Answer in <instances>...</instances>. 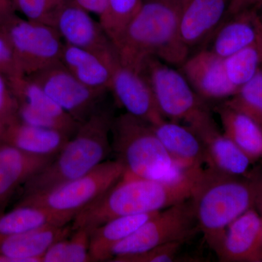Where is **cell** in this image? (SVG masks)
Segmentation results:
<instances>
[{"label":"cell","instance_id":"3","mask_svg":"<svg viewBox=\"0 0 262 262\" xmlns=\"http://www.w3.org/2000/svg\"><path fill=\"white\" fill-rule=\"evenodd\" d=\"M113 110L101 103L51 163L22 186L20 196L46 192L89 173L113 151L110 141Z\"/></svg>","mask_w":262,"mask_h":262},{"label":"cell","instance_id":"24","mask_svg":"<svg viewBox=\"0 0 262 262\" xmlns=\"http://www.w3.org/2000/svg\"><path fill=\"white\" fill-rule=\"evenodd\" d=\"M224 134L233 141L252 160H262V127L244 114L235 111L225 103L215 108Z\"/></svg>","mask_w":262,"mask_h":262},{"label":"cell","instance_id":"13","mask_svg":"<svg viewBox=\"0 0 262 262\" xmlns=\"http://www.w3.org/2000/svg\"><path fill=\"white\" fill-rule=\"evenodd\" d=\"M110 91L126 113L151 125L165 120L145 79L139 72L127 68L120 62L114 70Z\"/></svg>","mask_w":262,"mask_h":262},{"label":"cell","instance_id":"6","mask_svg":"<svg viewBox=\"0 0 262 262\" xmlns=\"http://www.w3.org/2000/svg\"><path fill=\"white\" fill-rule=\"evenodd\" d=\"M139 73L148 82L160 113L165 120L184 122L187 126L211 113L205 100L183 74L161 60L149 57Z\"/></svg>","mask_w":262,"mask_h":262},{"label":"cell","instance_id":"12","mask_svg":"<svg viewBox=\"0 0 262 262\" xmlns=\"http://www.w3.org/2000/svg\"><path fill=\"white\" fill-rule=\"evenodd\" d=\"M180 72L205 101L227 99L237 91L226 75L224 58L206 48L188 57Z\"/></svg>","mask_w":262,"mask_h":262},{"label":"cell","instance_id":"1","mask_svg":"<svg viewBox=\"0 0 262 262\" xmlns=\"http://www.w3.org/2000/svg\"><path fill=\"white\" fill-rule=\"evenodd\" d=\"M203 168L187 170L167 180L124 173L113 187L76 214L72 229L85 228L91 232L118 217L155 213L187 201Z\"/></svg>","mask_w":262,"mask_h":262},{"label":"cell","instance_id":"18","mask_svg":"<svg viewBox=\"0 0 262 262\" xmlns=\"http://www.w3.org/2000/svg\"><path fill=\"white\" fill-rule=\"evenodd\" d=\"M73 232L72 223L47 225L21 233L0 236V255L13 262H41L52 244Z\"/></svg>","mask_w":262,"mask_h":262},{"label":"cell","instance_id":"34","mask_svg":"<svg viewBox=\"0 0 262 262\" xmlns=\"http://www.w3.org/2000/svg\"><path fill=\"white\" fill-rule=\"evenodd\" d=\"M0 74L8 81L24 76L6 39L0 34Z\"/></svg>","mask_w":262,"mask_h":262},{"label":"cell","instance_id":"23","mask_svg":"<svg viewBox=\"0 0 262 262\" xmlns=\"http://www.w3.org/2000/svg\"><path fill=\"white\" fill-rule=\"evenodd\" d=\"M158 212L118 217L93 229L89 248L93 261H111L113 248Z\"/></svg>","mask_w":262,"mask_h":262},{"label":"cell","instance_id":"21","mask_svg":"<svg viewBox=\"0 0 262 262\" xmlns=\"http://www.w3.org/2000/svg\"><path fill=\"white\" fill-rule=\"evenodd\" d=\"M258 34V11L244 10L223 20L206 49L225 58L256 43Z\"/></svg>","mask_w":262,"mask_h":262},{"label":"cell","instance_id":"16","mask_svg":"<svg viewBox=\"0 0 262 262\" xmlns=\"http://www.w3.org/2000/svg\"><path fill=\"white\" fill-rule=\"evenodd\" d=\"M229 3V0H182L179 33L189 51L209 40L223 21Z\"/></svg>","mask_w":262,"mask_h":262},{"label":"cell","instance_id":"32","mask_svg":"<svg viewBox=\"0 0 262 262\" xmlns=\"http://www.w3.org/2000/svg\"><path fill=\"white\" fill-rule=\"evenodd\" d=\"M91 232L85 228L73 230L66 242L63 262L93 261L89 253Z\"/></svg>","mask_w":262,"mask_h":262},{"label":"cell","instance_id":"40","mask_svg":"<svg viewBox=\"0 0 262 262\" xmlns=\"http://www.w3.org/2000/svg\"><path fill=\"white\" fill-rule=\"evenodd\" d=\"M5 127V125L0 121V144H3V139H4Z\"/></svg>","mask_w":262,"mask_h":262},{"label":"cell","instance_id":"4","mask_svg":"<svg viewBox=\"0 0 262 262\" xmlns=\"http://www.w3.org/2000/svg\"><path fill=\"white\" fill-rule=\"evenodd\" d=\"M254 196L249 173L234 176L209 167L202 169L189 200L199 232L215 255L228 226L253 208Z\"/></svg>","mask_w":262,"mask_h":262},{"label":"cell","instance_id":"28","mask_svg":"<svg viewBox=\"0 0 262 262\" xmlns=\"http://www.w3.org/2000/svg\"><path fill=\"white\" fill-rule=\"evenodd\" d=\"M229 108L244 114L262 127V69L249 82L224 102Z\"/></svg>","mask_w":262,"mask_h":262},{"label":"cell","instance_id":"37","mask_svg":"<svg viewBox=\"0 0 262 262\" xmlns=\"http://www.w3.org/2000/svg\"><path fill=\"white\" fill-rule=\"evenodd\" d=\"M89 13L101 16L106 8V0H72Z\"/></svg>","mask_w":262,"mask_h":262},{"label":"cell","instance_id":"14","mask_svg":"<svg viewBox=\"0 0 262 262\" xmlns=\"http://www.w3.org/2000/svg\"><path fill=\"white\" fill-rule=\"evenodd\" d=\"M189 128L203 144L207 166L230 175L249 173L252 160L224 133H221L213 117Z\"/></svg>","mask_w":262,"mask_h":262},{"label":"cell","instance_id":"10","mask_svg":"<svg viewBox=\"0 0 262 262\" xmlns=\"http://www.w3.org/2000/svg\"><path fill=\"white\" fill-rule=\"evenodd\" d=\"M27 77L80 124L102 103L107 93L84 85L61 61Z\"/></svg>","mask_w":262,"mask_h":262},{"label":"cell","instance_id":"5","mask_svg":"<svg viewBox=\"0 0 262 262\" xmlns=\"http://www.w3.org/2000/svg\"><path fill=\"white\" fill-rule=\"evenodd\" d=\"M112 149L125 173L139 178L167 180L184 171L174 163L149 122L129 113L115 117Z\"/></svg>","mask_w":262,"mask_h":262},{"label":"cell","instance_id":"36","mask_svg":"<svg viewBox=\"0 0 262 262\" xmlns=\"http://www.w3.org/2000/svg\"><path fill=\"white\" fill-rule=\"evenodd\" d=\"M250 177L252 179L254 184V206L256 211L262 220V169L250 171Z\"/></svg>","mask_w":262,"mask_h":262},{"label":"cell","instance_id":"27","mask_svg":"<svg viewBox=\"0 0 262 262\" xmlns=\"http://www.w3.org/2000/svg\"><path fill=\"white\" fill-rule=\"evenodd\" d=\"M224 65L229 82L238 91L261 68V56L257 41L232 56L224 58Z\"/></svg>","mask_w":262,"mask_h":262},{"label":"cell","instance_id":"15","mask_svg":"<svg viewBox=\"0 0 262 262\" xmlns=\"http://www.w3.org/2000/svg\"><path fill=\"white\" fill-rule=\"evenodd\" d=\"M216 256L221 262H262V220L254 208L228 226Z\"/></svg>","mask_w":262,"mask_h":262},{"label":"cell","instance_id":"31","mask_svg":"<svg viewBox=\"0 0 262 262\" xmlns=\"http://www.w3.org/2000/svg\"><path fill=\"white\" fill-rule=\"evenodd\" d=\"M182 243L174 242L162 245L139 254L114 258L115 262H174L200 261L199 258L183 256L180 251Z\"/></svg>","mask_w":262,"mask_h":262},{"label":"cell","instance_id":"17","mask_svg":"<svg viewBox=\"0 0 262 262\" xmlns=\"http://www.w3.org/2000/svg\"><path fill=\"white\" fill-rule=\"evenodd\" d=\"M56 155L38 156L6 143L0 144V214L4 213L17 189L51 163Z\"/></svg>","mask_w":262,"mask_h":262},{"label":"cell","instance_id":"22","mask_svg":"<svg viewBox=\"0 0 262 262\" xmlns=\"http://www.w3.org/2000/svg\"><path fill=\"white\" fill-rule=\"evenodd\" d=\"M71 136L54 129L28 125L18 120L5 127L3 143L38 156H55Z\"/></svg>","mask_w":262,"mask_h":262},{"label":"cell","instance_id":"11","mask_svg":"<svg viewBox=\"0 0 262 262\" xmlns=\"http://www.w3.org/2000/svg\"><path fill=\"white\" fill-rule=\"evenodd\" d=\"M53 27L67 44L105 58L118 56L115 46L100 22L94 20L89 12L72 0L60 10Z\"/></svg>","mask_w":262,"mask_h":262},{"label":"cell","instance_id":"35","mask_svg":"<svg viewBox=\"0 0 262 262\" xmlns=\"http://www.w3.org/2000/svg\"><path fill=\"white\" fill-rule=\"evenodd\" d=\"M262 8V0H229L225 19L247 10L258 11Z\"/></svg>","mask_w":262,"mask_h":262},{"label":"cell","instance_id":"39","mask_svg":"<svg viewBox=\"0 0 262 262\" xmlns=\"http://www.w3.org/2000/svg\"><path fill=\"white\" fill-rule=\"evenodd\" d=\"M258 29H259V27H258ZM257 44L258 49H259L260 52V56H261V67L262 69V36L261 32H260L259 29V34H258V39H257Z\"/></svg>","mask_w":262,"mask_h":262},{"label":"cell","instance_id":"38","mask_svg":"<svg viewBox=\"0 0 262 262\" xmlns=\"http://www.w3.org/2000/svg\"><path fill=\"white\" fill-rule=\"evenodd\" d=\"M15 14V10L11 0H0V27Z\"/></svg>","mask_w":262,"mask_h":262},{"label":"cell","instance_id":"2","mask_svg":"<svg viewBox=\"0 0 262 262\" xmlns=\"http://www.w3.org/2000/svg\"><path fill=\"white\" fill-rule=\"evenodd\" d=\"M182 0H144L114 46L120 63L139 72L146 58L155 57L170 66H182L189 48L179 33Z\"/></svg>","mask_w":262,"mask_h":262},{"label":"cell","instance_id":"20","mask_svg":"<svg viewBox=\"0 0 262 262\" xmlns=\"http://www.w3.org/2000/svg\"><path fill=\"white\" fill-rule=\"evenodd\" d=\"M174 163L183 171L203 168L204 149L199 138L187 125L163 120L151 125Z\"/></svg>","mask_w":262,"mask_h":262},{"label":"cell","instance_id":"29","mask_svg":"<svg viewBox=\"0 0 262 262\" xmlns=\"http://www.w3.org/2000/svg\"><path fill=\"white\" fill-rule=\"evenodd\" d=\"M144 0H106L99 22L113 44L137 13Z\"/></svg>","mask_w":262,"mask_h":262},{"label":"cell","instance_id":"25","mask_svg":"<svg viewBox=\"0 0 262 262\" xmlns=\"http://www.w3.org/2000/svg\"><path fill=\"white\" fill-rule=\"evenodd\" d=\"M75 216L41 207L17 203L11 211L0 214V236L21 233L47 225H68Z\"/></svg>","mask_w":262,"mask_h":262},{"label":"cell","instance_id":"19","mask_svg":"<svg viewBox=\"0 0 262 262\" xmlns=\"http://www.w3.org/2000/svg\"><path fill=\"white\" fill-rule=\"evenodd\" d=\"M60 61L84 85L108 92L119 57L105 58L93 52L63 43Z\"/></svg>","mask_w":262,"mask_h":262},{"label":"cell","instance_id":"26","mask_svg":"<svg viewBox=\"0 0 262 262\" xmlns=\"http://www.w3.org/2000/svg\"><path fill=\"white\" fill-rule=\"evenodd\" d=\"M8 82L18 103L28 105L39 113L59 120L74 130H78L81 124L62 110L38 84L31 80L27 76H22Z\"/></svg>","mask_w":262,"mask_h":262},{"label":"cell","instance_id":"8","mask_svg":"<svg viewBox=\"0 0 262 262\" xmlns=\"http://www.w3.org/2000/svg\"><path fill=\"white\" fill-rule=\"evenodd\" d=\"M20 70L32 75L60 61L63 42L56 29L12 15L0 27Z\"/></svg>","mask_w":262,"mask_h":262},{"label":"cell","instance_id":"9","mask_svg":"<svg viewBox=\"0 0 262 262\" xmlns=\"http://www.w3.org/2000/svg\"><path fill=\"white\" fill-rule=\"evenodd\" d=\"M198 232L192 206L187 200L158 212L120 241L112 251V259L139 254L169 243L184 244Z\"/></svg>","mask_w":262,"mask_h":262},{"label":"cell","instance_id":"30","mask_svg":"<svg viewBox=\"0 0 262 262\" xmlns=\"http://www.w3.org/2000/svg\"><path fill=\"white\" fill-rule=\"evenodd\" d=\"M15 12L26 19L53 27L55 19L70 0H11Z\"/></svg>","mask_w":262,"mask_h":262},{"label":"cell","instance_id":"7","mask_svg":"<svg viewBox=\"0 0 262 262\" xmlns=\"http://www.w3.org/2000/svg\"><path fill=\"white\" fill-rule=\"evenodd\" d=\"M125 171V168L118 160H105L80 178L63 183L40 194L20 196L18 203L76 215L113 187Z\"/></svg>","mask_w":262,"mask_h":262},{"label":"cell","instance_id":"41","mask_svg":"<svg viewBox=\"0 0 262 262\" xmlns=\"http://www.w3.org/2000/svg\"><path fill=\"white\" fill-rule=\"evenodd\" d=\"M258 23L262 36V8L258 11Z\"/></svg>","mask_w":262,"mask_h":262},{"label":"cell","instance_id":"33","mask_svg":"<svg viewBox=\"0 0 262 262\" xmlns=\"http://www.w3.org/2000/svg\"><path fill=\"white\" fill-rule=\"evenodd\" d=\"M18 120V101L8 79L0 74V121L6 127Z\"/></svg>","mask_w":262,"mask_h":262}]
</instances>
